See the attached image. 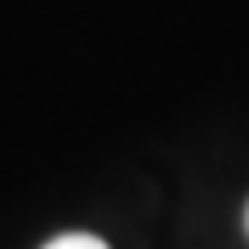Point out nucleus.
I'll use <instances>...</instances> for the list:
<instances>
[{"label": "nucleus", "instance_id": "nucleus-1", "mask_svg": "<svg viewBox=\"0 0 249 249\" xmlns=\"http://www.w3.org/2000/svg\"><path fill=\"white\" fill-rule=\"evenodd\" d=\"M45 249H111V245L98 236H85V231H67V236H53Z\"/></svg>", "mask_w": 249, "mask_h": 249}, {"label": "nucleus", "instance_id": "nucleus-2", "mask_svg": "<svg viewBox=\"0 0 249 249\" xmlns=\"http://www.w3.org/2000/svg\"><path fill=\"white\" fill-rule=\"evenodd\" d=\"M245 231H249V205H245Z\"/></svg>", "mask_w": 249, "mask_h": 249}]
</instances>
